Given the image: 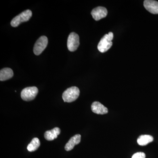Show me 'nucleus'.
<instances>
[{"instance_id":"f257e3e1","label":"nucleus","mask_w":158,"mask_h":158,"mask_svg":"<svg viewBox=\"0 0 158 158\" xmlns=\"http://www.w3.org/2000/svg\"><path fill=\"white\" fill-rule=\"evenodd\" d=\"M113 39V34L112 32L106 34L101 39L98 45V49L102 53H104L109 50L113 45L112 40Z\"/></svg>"},{"instance_id":"f03ea898","label":"nucleus","mask_w":158,"mask_h":158,"mask_svg":"<svg viewBox=\"0 0 158 158\" xmlns=\"http://www.w3.org/2000/svg\"><path fill=\"white\" fill-rule=\"evenodd\" d=\"M80 90L77 87H70L63 92L62 99L64 102H72L76 100L80 95Z\"/></svg>"},{"instance_id":"7ed1b4c3","label":"nucleus","mask_w":158,"mask_h":158,"mask_svg":"<svg viewBox=\"0 0 158 158\" xmlns=\"http://www.w3.org/2000/svg\"><path fill=\"white\" fill-rule=\"evenodd\" d=\"M32 11L29 9L23 11L12 19L11 22V26L16 27L22 23L29 21L32 17Z\"/></svg>"},{"instance_id":"20e7f679","label":"nucleus","mask_w":158,"mask_h":158,"mask_svg":"<svg viewBox=\"0 0 158 158\" xmlns=\"http://www.w3.org/2000/svg\"><path fill=\"white\" fill-rule=\"evenodd\" d=\"M38 93L37 87H27L23 89L21 93V97L25 101H31L35 98Z\"/></svg>"},{"instance_id":"39448f33","label":"nucleus","mask_w":158,"mask_h":158,"mask_svg":"<svg viewBox=\"0 0 158 158\" xmlns=\"http://www.w3.org/2000/svg\"><path fill=\"white\" fill-rule=\"evenodd\" d=\"M48 44V39L46 36H43L37 40L34 44V52L36 56L42 53Z\"/></svg>"},{"instance_id":"423d86ee","label":"nucleus","mask_w":158,"mask_h":158,"mask_svg":"<svg viewBox=\"0 0 158 158\" xmlns=\"http://www.w3.org/2000/svg\"><path fill=\"white\" fill-rule=\"evenodd\" d=\"M80 45L79 35L74 32L70 33L67 40V48L70 52L76 51Z\"/></svg>"},{"instance_id":"0eeeda50","label":"nucleus","mask_w":158,"mask_h":158,"mask_svg":"<svg viewBox=\"0 0 158 158\" xmlns=\"http://www.w3.org/2000/svg\"><path fill=\"white\" fill-rule=\"evenodd\" d=\"M108 11L107 9L105 7L101 6L94 8L91 12L92 17L96 21L99 20L106 17Z\"/></svg>"},{"instance_id":"6e6552de","label":"nucleus","mask_w":158,"mask_h":158,"mask_svg":"<svg viewBox=\"0 0 158 158\" xmlns=\"http://www.w3.org/2000/svg\"><path fill=\"white\" fill-rule=\"evenodd\" d=\"M145 9L153 14H158V2L152 0H145L144 2Z\"/></svg>"},{"instance_id":"1a4fd4ad","label":"nucleus","mask_w":158,"mask_h":158,"mask_svg":"<svg viewBox=\"0 0 158 158\" xmlns=\"http://www.w3.org/2000/svg\"><path fill=\"white\" fill-rule=\"evenodd\" d=\"M91 109L94 113L99 115H104L108 113L107 108L98 102H94L91 105Z\"/></svg>"},{"instance_id":"9d476101","label":"nucleus","mask_w":158,"mask_h":158,"mask_svg":"<svg viewBox=\"0 0 158 158\" xmlns=\"http://www.w3.org/2000/svg\"><path fill=\"white\" fill-rule=\"evenodd\" d=\"M81 141V135H76L72 137L65 146V149L67 151H69L74 148V146L79 144Z\"/></svg>"},{"instance_id":"9b49d317","label":"nucleus","mask_w":158,"mask_h":158,"mask_svg":"<svg viewBox=\"0 0 158 158\" xmlns=\"http://www.w3.org/2000/svg\"><path fill=\"white\" fill-rule=\"evenodd\" d=\"M61 131L58 127H55L52 130L48 131L44 133V138L48 141H52L60 135Z\"/></svg>"},{"instance_id":"f8f14e48","label":"nucleus","mask_w":158,"mask_h":158,"mask_svg":"<svg viewBox=\"0 0 158 158\" xmlns=\"http://www.w3.org/2000/svg\"><path fill=\"white\" fill-rule=\"evenodd\" d=\"M13 71L9 68H3L0 71V81H7L11 79L13 76Z\"/></svg>"},{"instance_id":"ddd939ff","label":"nucleus","mask_w":158,"mask_h":158,"mask_svg":"<svg viewBox=\"0 0 158 158\" xmlns=\"http://www.w3.org/2000/svg\"><path fill=\"white\" fill-rule=\"evenodd\" d=\"M152 136L150 135H141L137 139V142L141 146H145L153 141Z\"/></svg>"},{"instance_id":"4468645a","label":"nucleus","mask_w":158,"mask_h":158,"mask_svg":"<svg viewBox=\"0 0 158 158\" xmlns=\"http://www.w3.org/2000/svg\"><path fill=\"white\" fill-rule=\"evenodd\" d=\"M40 145V143L39 139L37 138H34L32 139L31 143L28 145L27 148L29 152H33L37 150Z\"/></svg>"},{"instance_id":"2eb2a0df","label":"nucleus","mask_w":158,"mask_h":158,"mask_svg":"<svg viewBox=\"0 0 158 158\" xmlns=\"http://www.w3.org/2000/svg\"><path fill=\"white\" fill-rule=\"evenodd\" d=\"M145 154L143 152H138L134 154L131 158H145Z\"/></svg>"}]
</instances>
